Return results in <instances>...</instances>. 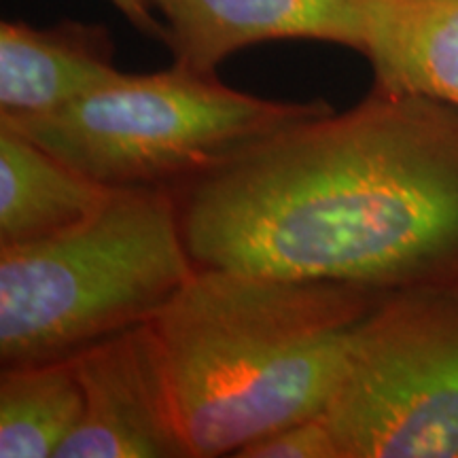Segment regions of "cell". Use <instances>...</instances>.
I'll use <instances>...</instances> for the list:
<instances>
[{
    "label": "cell",
    "mask_w": 458,
    "mask_h": 458,
    "mask_svg": "<svg viewBox=\"0 0 458 458\" xmlns=\"http://www.w3.org/2000/svg\"><path fill=\"white\" fill-rule=\"evenodd\" d=\"M331 108L325 100L259 98L227 88L216 74L172 64L119 72L64 108L0 123L105 187L170 189L233 148Z\"/></svg>",
    "instance_id": "277c9868"
},
{
    "label": "cell",
    "mask_w": 458,
    "mask_h": 458,
    "mask_svg": "<svg viewBox=\"0 0 458 458\" xmlns=\"http://www.w3.org/2000/svg\"><path fill=\"white\" fill-rule=\"evenodd\" d=\"M374 88L458 106V0H371Z\"/></svg>",
    "instance_id": "9c48e42d"
},
{
    "label": "cell",
    "mask_w": 458,
    "mask_h": 458,
    "mask_svg": "<svg viewBox=\"0 0 458 458\" xmlns=\"http://www.w3.org/2000/svg\"><path fill=\"white\" fill-rule=\"evenodd\" d=\"M113 191L0 123V246L37 242L81 225Z\"/></svg>",
    "instance_id": "30bf717a"
},
{
    "label": "cell",
    "mask_w": 458,
    "mask_h": 458,
    "mask_svg": "<svg viewBox=\"0 0 458 458\" xmlns=\"http://www.w3.org/2000/svg\"><path fill=\"white\" fill-rule=\"evenodd\" d=\"M111 4L142 34L165 43V26L153 13L156 9L153 0H111Z\"/></svg>",
    "instance_id": "4fadbf2b"
},
{
    "label": "cell",
    "mask_w": 458,
    "mask_h": 458,
    "mask_svg": "<svg viewBox=\"0 0 458 458\" xmlns=\"http://www.w3.org/2000/svg\"><path fill=\"white\" fill-rule=\"evenodd\" d=\"M193 272L170 189H114L81 225L0 246V365L74 359L151 323Z\"/></svg>",
    "instance_id": "3957f363"
},
{
    "label": "cell",
    "mask_w": 458,
    "mask_h": 458,
    "mask_svg": "<svg viewBox=\"0 0 458 458\" xmlns=\"http://www.w3.org/2000/svg\"><path fill=\"white\" fill-rule=\"evenodd\" d=\"M174 64L216 74L229 55L259 43H335L365 49L371 0H153Z\"/></svg>",
    "instance_id": "52a82bcc"
},
{
    "label": "cell",
    "mask_w": 458,
    "mask_h": 458,
    "mask_svg": "<svg viewBox=\"0 0 458 458\" xmlns=\"http://www.w3.org/2000/svg\"><path fill=\"white\" fill-rule=\"evenodd\" d=\"M83 416L55 458H191L151 323L74 357Z\"/></svg>",
    "instance_id": "8992f818"
},
{
    "label": "cell",
    "mask_w": 458,
    "mask_h": 458,
    "mask_svg": "<svg viewBox=\"0 0 458 458\" xmlns=\"http://www.w3.org/2000/svg\"><path fill=\"white\" fill-rule=\"evenodd\" d=\"M240 458H342L327 416L303 418L238 450Z\"/></svg>",
    "instance_id": "7c38bea8"
},
{
    "label": "cell",
    "mask_w": 458,
    "mask_h": 458,
    "mask_svg": "<svg viewBox=\"0 0 458 458\" xmlns=\"http://www.w3.org/2000/svg\"><path fill=\"white\" fill-rule=\"evenodd\" d=\"M83 405L74 359L3 368L0 458H55L81 420Z\"/></svg>",
    "instance_id": "8fae6325"
},
{
    "label": "cell",
    "mask_w": 458,
    "mask_h": 458,
    "mask_svg": "<svg viewBox=\"0 0 458 458\" xmlns=\"http://www.w3.org/2000/svg\"><path fill=\"white\" fill-rule=\"evenodd\" d=\"M325 416L342 458H458V291L382 297Z\"/></svg>",
    "instance_id": "5b68a950"
},
{
    "label": "cell",
    "mask_w": 458,
    "mask_h": 458,
    "mask_svg": "<svg viewBox=\"0 0 458 458\" xmlns=\"http://www.w3.org/2000/svg\"><path fill=\"white\" fill-rule=\"evenodd\" d=\"M196 267L458 291V106L371 89L170 187Z\"/></svg>",
    "instance_id": "6da1fadb"
},
{
    "label": "cell",
    "mask_w": 458,
    "mask_h": 458,
    "mask_svg": "<svg viewBox=\"0 0 458 458\" xmlns=\"http://www.w3.org/2000/svg\"><path fill=\"white\" fill-rule=\"evenodd\" d=\"M119 72L106 26L77 20L47 28L26 21L0 24V117L54 113Z\"/></svg>",
    "instance_id": "ba28073f"
},
{
    "label": "cell",
    "mask_w": 458,
    "mask_h": 458,
    "mask_svg": "<svg viewBox=\"0 0 458 458\" xmlns=\"http://www.w3.org/2000/svg\"><path fill=\"white\" fill-rule=\"evenodd\" d=\"M382 293L320 278L196 267L151 320L191 458L325 414L348 340Z\"/></svg>",
    "instance_id": "7a4b0ae2"
}]
</instances>
